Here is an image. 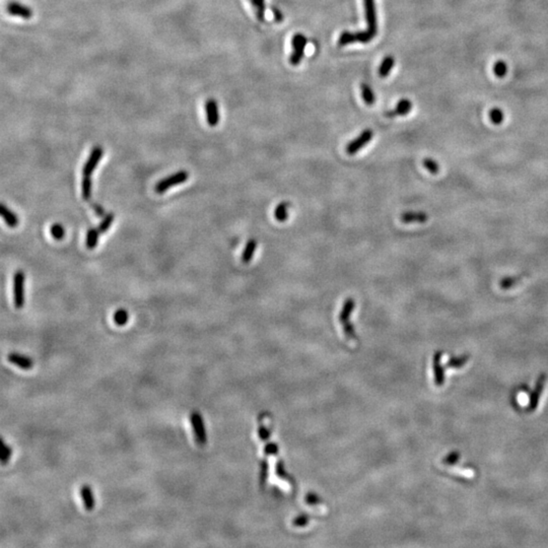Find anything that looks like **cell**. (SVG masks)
Masks as SVG:
<instances>
[{"instance_id":"obj_1","label":"cell","mask_w":548,"mask_h":548,"mask_svg":"<svg viewBox=\"0 0 548 548\" xmlns=\"http://www.w3.org/2000/svg\"><path fill=\"white\" fill-rule=\"evenodd\" d=\"M188 178H189L188 172L179 171V172L171 175L170 177H167V178L160 180L159 182H157V184L155 185V192L158 193V194H163L168 189H170L171 187H174V186H177V185H180V184L186 182Z\"/></svg>"},{"instance_id":"obj_2","label":"cell","mask_w":548,"mask_h":548,"mask_svg":"<svg viewBox=\"0 0 548 548\" xmlns=\"http://www.w3.org/2000/svg\"><path fill=\"white\" fill-rule=\"evenodd\" d=\"M24 280L23 271L18 270L13 275V303L16 309H21L24 304Z\"/></svg>"},{"instance_id":"obj_3","label":"cell","mask_w":548,"mask_h":548,"mask_svg":"<svg viewBox=\"0 0 548 548\" xmlns=\"http://www.w3.org/2000/svg\"><path fill=\"white\" fill-rule=\"evenodd\" d=\"M307 39L303 34H296L293 38V54L289 57L292 65H299L304 57L305 49L307 47Z\"/></svg>"},{"instance_id":"obj_4","label":"cell","mask_w":548,"mask_h":548,"mask_svg":"<svg viewBox=\"0 0 548 548\" xmlns=\"http://www.w3.org/2000/svg\"><path fill=\"white\" fill-rule=\"evenodd\" d=\"M374 137V132L372 129H366L364 130L356 139L351 140L346 145V152L349 155H353L358 153L361 149H363L367 144H369Z\"/></svg>"},{"instance_id":"obj_5","label":"cell","mask_w":548,"mask_h":548,"mask_svg":"<svg viewBox=\"0 0 548 548\" xmlns=\"http://www.w3.org/2000/svg\"><path fill=\"white\" fill-rule=\"evenodd\" d=\"M374 39V37L368 31H358V33H351V31H343L339 39H338V45L339 46H346L351 43H369Z\"/></svg>"},{"instance_id":"obj_6","label":"cell","mask_w":548,"mask_h":548,"mask_svg":"<svg viewBox=\"0 0 548 548\" xmlns=\"http://www.w3.org/2000/svg\"><path fill=\"white\" fill-rule=\"evenodd\" d=\"M366 19L368 22V31L375 38L378 33V19L376 13L375 0H364Z\"/></svg>"},{"instance_id":"obj_7","label":"cell","mask_w":548,"mask_h":548,"mask_svg":"<svg viewBox=\"0 0 548 548\" xmlns=\"http://www.w3.org/2000/svg\"><path fill=\"white\" fill-rule=\"evenodd\" d=\"M191 424L193 426V431L195 434V439L199 446H204L207 442L206 437V431L204 428V423L202 420V416L197 413L193 412L191 415Z\"/></svg>"},{"instance_id":"obj_8","label":"cell","mask_w":548,"mask_h":548,"mask_svg":"<svg viewBox=\"0 0 548 548\" xmlns=\"http://www.w3.org/2000/svg\"><path fill=\"white\" fill-rule=\"evenodd\" d=\"M103 155H104V149L102 147L95 146L92 148L86 163L83 166V169H82L83 176H90L92 174V172L95 170Z\"/></svg>"},{"instance_id":"obj_9","label":"cell","mask_w":548,"mask_h":548,"mask_svg":"<svg viewBox=\"0 0 548 548\" xmlns=\"http://www.w3.org/2000/svg\"><path fill=\"white\" fill-rule=\"evenodd\" d=\"M545 382H546V376L544 374L540 375L537 382H536L535 388H534V390L532 391V393L530 395L528 408H527L528 411H534L537 408V406L539 404V399H540L541 394H542L543 389H544Z\"/></svg>"},{"instance_id":"obj_10","label":"cell","mask_w":548,"mask_h":548,"mask_svg":"<svg viewBox=\"0 0 548 548\" xmlns=\"http://www.w3.org/2000/svg\"><path fill=\"white\" fill-rule=\"evenodd\" d=\"M6 9L9 14L21 17L23 19H28L33 16V10L28 6H25L19 2L12 1L9 2L6 6Z\"/></svg>"},{"instance_id":"obj_11","label":"cell","mask_w":548,"mask_h":548,"mask_svg":"<svg viewBox=\"0 0 548 548\" xmlns=\"http://www.w3.org/2000/svg\"><path fill=\"white\" fill-rule=\"evenodd\" d=\"M429 219L428 213L424 211H406L400 215V220L405 223H424Z\"/></svg>"},{"instance_id":"obj_12","label":"cell","mask_w":548,"mask_h":548,"mask_svg":"<svg viewBox=\"0 0 548 548\" xmlns=\"http://www.w3.org/2000/svg\"><path fill=\"white\" fill-rule=\"evenodd\" d=\"M412 109V103L407 99H402L398 102L396 108L392 111L386 113V116L389 118H394L396 116H405Z\"/></svg>"},{"instance_id":"obj_13","label":"cell","mask_w":548,"mask_h":548,"mask_svg":"<svg viewBox=\"0 0 548 548\" xmlns=\"http://www.w3.org/2000/svg\"><path fill=\"white\" fill-rule=\"evenodd\" d=\"M7 359L11 364L23 370H29L34 367V361L30 358H27V357H24L15 352L9 353Z\"/></svg>"},{"instance_id":"obj_14","label":"cell","mask_w":548,"mask_h":548,"mask_svg":"<svg viewBox=\"0 0 548 548\" xmlns=\"http://www.w3.org/2000/svg\"><path fill=\"white\" fill-rule=\"evenodd\" d=\"M205 113L208 124L210 126H215L219 121V114L217 104L214 101L209 100L205 103Z\"/></svg>"},{"instance_id":"obj_15","label":"cell","mask_w":548,"mask_h":548,"mask_svg":"<svg viewBox=\"0 0 548 548\" xmlns=\"http://www.w3.org/2000/svg\"><path fill=\"white\" fill-rule=\"evenodd\" d=\"M0 217H2L10 228H15L18 224V217L16 214L3 203H0Z\"/></svg>"},{"instance_id":"obj_16","label":"cell","mask_w":548,"mask_h":548,"mask_svg":"<svg viewBox=\"0 0 548 548\" xmlns=\"http://www.w3.org/2000/svg\"><path fill=\"white\" fill-rule=\"evenodd\" d=\"M356 309V301L352 299V298H348L344 301L343 303V306H342V309L340 311V314H339V321L340 323H344V322H348L349 321V317L351 316L353 310Z\"/></svg>"},{"instance_id":"obj_17","label":"cell","mask_w":548,"mask_h":548,"mask_svg":"<svg viewBox=\"0 0 548 548\" xmlns=\"http://www.w3.org/2000/svg\"><path fill=\"white\" fill-rule=\"evenodd\" d=\"M527 275H528L527 273H522V274L514 275V276H505L500 280V286L504 291L511 289L512 287L519 284Z\"/></svg>"},{"instance_id":"obj_18","label":"cell","mask_w":548,"mask_h":548,"mask_svg":"<svg viewBox=\"0 0 548 548\" xmlns=\"http://www.w3.org/2000/svg\"><path fill=\"white\" fill-rule=\"evenodd\" d=\"M289 208H291L289 202H286V201L280 202L274 210L275 219L280 222H284L285 220H287L289 217Z\"/></svg>"},{"instance_id":"obj_19","label":"cell","mask_w":548,"mask_h":548,"mask_svg":"<svg viewBox=\"0 0 548 548\" xmlns=\"http://www.w3.org/2000/svg\"><path fill=\"white\" fill-rule=\"evenodd\" d=\"M80 495H81V499H82V502H83V505H84L85 509L87 511H91L94 508V505H95L94 497L92 495L91 489L88 486L82 487L81 490H80Z\"/></svg>"},{"instance_id":"obj_20","label":"cell","mask_w":548,"mask_h":548,"mask_svg":"<svg viewBox=\"0 0 548 548\" xmlns=\"http://www.w3.org/2000/svg\"><path fill=\"white\" fill-rule=\"evenodd\" d=\"M257 246H258V242L255 240V239H250L247 244H246V247L243 251V254H242V261L244 263H249L253 256H254V253L257 249Z\"/></svg>"},{"instance_id":"obj_21","label":"cell","mask_w":548,"mask_h":548,"mask_svg":"<svg viewBox=\"0 0 548 548\" xmlns=\"http://www.w3.org/2000/svg\"><path fill=\"white\" fill-rule=\"evenodd\" d=\"M395 65V59L392 57V56H386L381 65H380V68H379V74L381 77H387L389 75V73L391 72L393 66Z\"/></svg>"},{"instance_id":"obj_22","label":"cell","mask_w":548,"mask_h":548,"mask_svg":"<svg viewBox=\"0 0 548 548\" xmlns=\"http://www.w3.org/2000/svg\"><path fill=\"white\" fill-rule=\"evenodd\" d=\"M490 120L495 125H501L505 120V114L503 110L499 107H494L489 112Z\"/></svg>"},{"instance_id":"obj_23","label":"cell","mask_w":548,"mask_h":548,"mask_svg":"<svg viewBox=\"0 0 548 548\" xmlns=\"http://www.w3.org/2000/svg\"><path fill=\"white\" fill-rule=\"evenodd\" d=\"M361 89H362V95H363V99L365 101V103L369 106H372L375 104V101H376V98H375V94H374V91L373 89L371 88V86L367 83H362L361 84Z\"/></svg>"},{"instance_id":"obj_24","label":"cell","mask_w":548,"mask_h":548,"mask_svg":"<svg viewBox=\"0 0 548 548\" xmlns=\"http://www.w3.org/2000/svg\"><path fill=\"white\" fill-rule=\"evenodd\" d=\"M100 231L98 229H89L87 234H86V247L89 249V250H92L95 248V246L98 245V242H99V236H100Z\"/></svg>"},{"instance_id":"obj_25","label":"cell","mask_w":548,"mask_h":548,"mask_svg":"<svg viewBox=\"0 0 548 548\" xmlns=\"http://www.w3.org/2000/svg\"><path fill=\"white\" fill-rule=\"evenodd\" d=\"M12 455V450L9 446H7L4 441L0 438V462L2 464H6L10 457Z\"/></svg>"},{"instance_id":"obj_26","label":"cell","mask_w":548,"mask_h":548,"mask_svg":"<svg viewBox=\"0 0 548 548\" xmlns=\"http://www.w3.org/2000/svg\"><path fill=\"white\" fill-rule=\"evenodd\" d=\"M423 165H424V168L432 175H437L440 172V165L438 164L437 160H435L432 157H426L423 160Z\"/></svg>"},{"instance_id":"obj_27","label":"cell","mask_w":548,"mask_h":548,"mask_svg":"<svg viewBox=\"0 0 548 548\" xmlns=\"http://www.w3.org/2000/svg\"><path fill=\"white\" fill-rule=\"evenodd\" d=\"M494 73L498 78H504L508 73V64L504 60H498L494 65Z\"/></svg>"},{"instance_id":"obj_28","label":"cell","mask_w":548,"mask_h":548,"mask_svg":"<svg viewBox=\"0 0 548 548\" xmlns=\"http://www.w3.org/2000/svg\"><path fill=\"white\" fill-rule=\"evenodd\" d=\"M82 197L84 200H88L91 195V180L89 176H83L81 183Z\"/></svg>"},{"instance_id":"obj_29","label":"cell","mask_w":548,"mask_h":548,"mask_svg":"<svg viewBox=\"0 0 548 548\" xmlns=\"http://www.w3.org/2000/svg\"><path fill=\"white\" fill-rule=\"evenodd\" d=\"M113 221H114V214L113 213H109V214L105 215L103 217V220L101 221V223L99 225V229H98L100 231V233L105 234L111 228Z\"/></svg>"},{"instance_id":"obj_30","label":"cell","mask_w":548,"mask_h":548,"mask_svg":"<svg viewBox=\"0 0 548 548\" xmlns=\"http://www.w3.org/2000/svg\"><path fill=\"white\" fill-rule=\"evenodd\" d=\"M128 318H129V316H128L127 311H125L123 309L117 310L116 313L114 314V321L119 326L125 325L128 322Z\"/></svg>"},{"instance_id":"obj_31","label":"cell","mask_w":548,"mask_h":548,"mask_svg":"<svg viewBox=\"0 0 548 548\" xmlns=\"http://www.w3.org/2000/svg\"><path fill=\"white\" fill-rule=\"evenodd\" d=\"M435 362H436V366H435V370H436V381H437V384L438 385H442L444 383V371H443V368L441 367L440 365V354H438L435 359Z\"/></svg>"},{"instance_id":"obj_32","label":"cell","mask_w":548,"mask_h":548,"mask_svg":"<svg viewBox=\"0 0 548 548\" xmlns=\"http://www.w3.org/2000/svg\"><path fill=\"white\" fill-rule=\"evenodd\" d=\"M50 233L54 239L61 240L65 235V230L61 224L55 223L50 228Z\"/></svg>"},{"instance_id":"obj_33","label":"cell","mask_w":548,"mask_h":548,"mask_svg":"<svg viewBox=\"0 0 548 548\" xmlns=\"http://www.w3.org/2000/svg\"><path fill=\"white\" fill-rule=\"evenodd\" d=\"M468 360H469V356H462L460 358H454L449 361L448 366L452 368H461L468 362Z\"/></svg>"},{"instance_id":"obj_34","label":"cell","mask_w":548,"mask_h":548,"mask_svg":"<svg viewBox=\"0 0 548 548\" xmlns=\"http://www.w3.org/2000/svg\"><path fill=\"white\" fill-rule=\"evenodd\" d=\"M460 458V454L457 453V452H454V453H451L446 459H445V463L448 464V465H451V464H454L456 463Z\"/></svg>"},{"instance_id":"obj_35","label":"cell","mask_w":548,"mask_h":548,"mask_svg":"<svg viewBox=\"0 0 548 548\" xmlns=\"http://www.w3.org/2000/svg\"><path fill=\"white\" fill-rule=\"evenodd\" d=\"M91 207H92V209L94 210V212L96 213L98 216H100V217L105 216V209L103 208V206H101V205H99L96 203H92Z\"/></svg>"}]
</instances>
